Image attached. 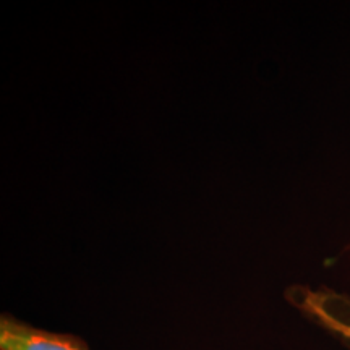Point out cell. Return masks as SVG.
Masks as SVG:
<instances>
[{
  "label": "cell",
  "mask_w": 350,
  "mask_h": 350,
  "mask_svg": "<svg viewBox=\"0 0 350 350\" xmlns=\"http://www.w3.org/2000/svg\"><path fill=\"white\" fill-rule=\"evenodd\" d=\"M0 350H90L72 334L51 332L3 314L0 319Z\"/></svg>",
  "instance_id": "6da1fadb"
},
{
  "label": "cell",
  "mask_w": 350,
  "mask_h": 350,
  "mask_svg": "<svg viewBox=\"0 0 350 350\" xmlns=\"http://www.w3.org/2000/svg\"><path fill=\"white\" fill-rule=\"evenodd\" d=\"M300 306L350 347V304L344 297L306 291Z\"/></svg>",
  "instance_id": "7a4b0ae2"
}]
</instances>
